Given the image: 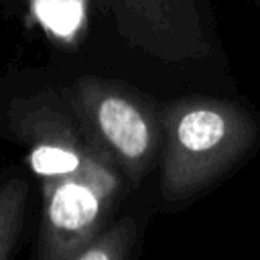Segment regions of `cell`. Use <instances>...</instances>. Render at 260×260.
I'll list each match as a JSON object with an SVG mask.
<instances>
[{
    "label": "cell",
    "instance_id": "cell-1",
    "mask_svg": "<svg viewBox=\"0 0 260 260\" xmlns=\"http://www.w3.org/2000/svg\"><path fill=\"white\" fill-rule=\"evenodd\" d=\"M158 203L191 205L242 167L260 146L258 114L236 100L183 95L160 104Z\"/></svg>",
    "mask_w": 260,
    "mask_h": 260
},
{
    "label": "cell",
    "instance_id": "cell-2",
    "mask_svg": "<svg viewBox=\"0 0 260 260\" xmlns=\"http://www.w3.org/2000/svg\"><path fill=\"white\" fill-rule=\"evenodd\" d=\"M41 221L35 260H75L118 215L132 193L110 152L100 146L59 179L39 183Z\"/></svg>",
    "mask_w": 260,
    "mask_h": 260
},
{
    "label": "cell",
    "instance_id": "cell-3",
    "mask_svg": "<svg viewBox=\"0 0 260 260\" xmlns=\"http://www.w3.org/2000/svg\"><path fill=\"white\" fill-rule=\"evenodd\" d=\"M67 93L91 136L110 152L136 191L158 167L162 148L160 104L112 79L81 75Z\"/></svg>",
    "mask_w": 260,
    "mask_h": 260
},
{
    "label": "cell",
    "instance_id": "cell-4",
    "mask_svg": "<svg viewBox=\"0 0 260 260\" xmlns=\"http://www.w3.org/2000/svg\"><path fill=\"white\" fill-rule=\"evenodd\" d=\"M112 8L124 35L162 61L203 57L201 20L187 0H102ZM37 22L55 39L71 41L87 24L89 0H28Z\"/></svg>",
    "mask_w": 260,
    "mask_h": 260
},
{
    "label": "cell",
    "instance_id": "cell-5",
    "mask_svg": "<svg viewBox=\"0 0 260 260\" xmlns=\"http://www.w3.org/2000/svg\"><path fill=\"white\" fill-rule=\"evenodd\" d=\"M4 134L26 148V162L39 183L77 171L102 146L83 124L67 87L16 95L4 114Z\"/></svg>",
    "mask_w": 260,
    "mask_h": 260
},
{
    "label": "cell",
    "instance_id": "cell-6",
    "mask_svg": "<svg viewBox=\"0 0 260 260\" xmlns=\"http://www.w3.org/2000/svg\"><path fill=\"white\" fill-rule=\"evenodd\" d=\"M30 179L10 171L0 179V260H16L30 211Z\"/></svg>",
    "mask_w": 260,
    "mask_h": 260
},
{
    "label": "cell",
    "instance_id": "cell-7",
    "mask_svg": "<svg viewBox=\"0 0 260 260\" xmlns=\"http://www.w3.org/2000/svg\"><path fill=\"white\" fill-rule=\"evenodd\" d=\"M144 221L136 213L118 215L75 260H136Z\"/></svg>",
    "mask_w": 260,
    "mask_h": 260
}]
</instances>
